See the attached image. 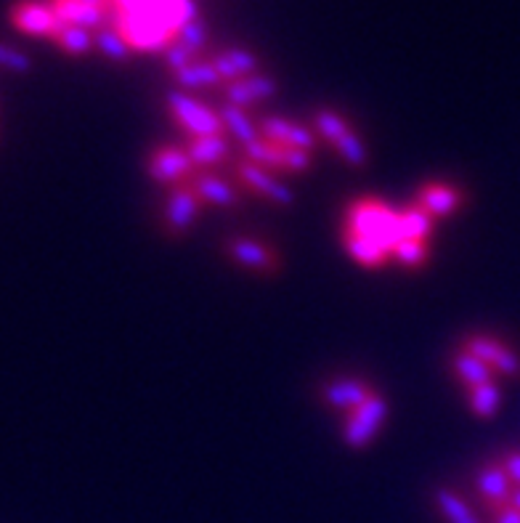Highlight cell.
Segmentation results:
<instances>
[{
    "instance_id": "cell-1",
    "label": "cell",
    "mask_w": 520,
    "mask_h": 523,
    "mask_svg": "<svg viewBox=\"0 0 520 523\" xmlns=\"http://www.w3.org/2000/svg\"><path fill=\"white\" fill-rule=\"evenodd\" d=\"M398 213L390 205H385L383 200L375 197H361L353 200L345 210V224L343 231H351L356 237L369 239L372 245H377L380 250L393 258V250L401 242V224H398Z\"/></svg>"
},
{
    "instance_id": "cell-2",
    "label": "cell",
    "mask_w": 520,
    "mask_h": 523,
    "mask_svg": "<svg viewBox=\"0 0 520 523\" xmlns=\"http://www.w3.org/2000/svg\"><path fill=\"white\" fill-rule=\"evenodd\" d=\"M168 112L176 120L178 128H184L189 133V139L226 136V125L221 120V112H213L207 104L194 99L192 93H168Z\"/></svg>"
},
{
    "instance_id": "cell-3",
    "label": "cell",
    "mask_w": 520,
    "mask_h": 523,
    "mask_svg": "<svg viewBox=\"0 0 520 523\" xmlns=\"http://www.w3.org/2000/svg\"><path fill=\"white\" fill-rule=\"evenodd\" d=\"M388 399L383 393L369 396L361 407L351 409L343 420V441L351 449H364L377 439V433L383 428V423L388 420Z\"/></svg>"
},
{
    "instance_id": "cell-4",
    "label": "cell",
    "mask_w": 520,
    "mask_h": 523,
    "mask_svg": "<svg viewBox=\"0 0 520 523\" xmlns=\"http://www.w3.org/2000/svg\"><path fill=\"white\" fill-rule=\"evenodd\" d=\"M194 165L189 152L181 147H160L149 154V162H146V170L149 176L162 186H181L189 184L194 178Z\"/></svg>"
},
{
    "instance_id": "cell-5",
    "label": "cell",
    "mask_w": 520,
    "mask_h": 523,
    "mask_svg": "<svg viewBox=\"0 0 520 523\" xmlns=\"http://www.w3.org/2000/svg\"><path fill=\"white\" fill-rule=\"evenodd\" d=\"M462 351L473 354L483 364H489L494 375L518 377L520 375V356L513 348L505 346L502 340L491 338V335H467L462 340Z\"/></svg>"
},
{
    "instance_id": "cell-6",
    "label": "cell",
    "mask_w": 520,
    "mask_h": 523,
    "mask_svg": "<svg viewBox=\"0 0 520 523\" xmlns=\"http://www.w3.org/2000/svg\"><path fill=\"white\" fill-rule=\"evenodd\" d=\"M237 178L247 192L258 194V197H266V200L276 202V205H292V200H295V194H292L290 186L284 184V181H279L271 170L258 168V165H253V162H247L245 157H242L237 165Z\"/></svg>"
},
{
    "instance_id": "cell-7",
    "label": "cell",
    "mask_w": 520,
    "mask_h": 523,
    "mask_svg": "<svg viewBox=\"0 0 520 523\" xmlns=\"http://www.w3.org/2000/svg\"><path fill=\"white\" fill-rule=\"evenodd\" d=\"M475 489H478L483 508L491 510V516H494V513H499V510L510 505L515 486L505 473V468H502V462H486L478 470V476H475Z\"/></svg>"
},
{
    "instance_id": "cell-8",
    "label": "cell",
    "mask_w": 520,
    "mask_h": 523,
    "mask_svg": "<svg viewBox=\"0 0 520 523\" xmlns=\"http://www.w3.org/2000/svg\"><path fill=\"white\" fill-rule=\"evenodd\" d=\"M199 210H202V200L194 192L192 184H181L170 192L168 202H165V226L173 237H181L186 231L197 224Z\"/></svg>"
},
{
    "instance_id": "cell-9",
    "label": "cell",
    "mask_w": 520,
    "mask_h": 523,
    "mask_svg": "<svg viewBox=\"0 0 520 523\" xmlns=\"http://www.w3.org/2000/svg\"><path fill=\"white\" fill-rule=\"evenodd\" d=\"M11 24L16 30L35 35V38H54L62 22L54 14V8L46 3H35V0H22L11 8Z\"/></svg>"
},
{
    "instance_id": "cell-10",
    "label": "cell",
    "mask_w": 520,
    "mask_h": 523,
    "mask_svg": "<svg viewBox=\"0 0 520 523\" xmlns=\"http://www.w3.org/2000/svg\"><path fill=\"white\" fill-rule=\"evenodd\" d=\"M260 136L276 147H292V149H311L316 147V133L311 128L300 123H292V120H284V117H263L260 120Z\"/></svg>"
},
{
    "instance_id": "cell-11",
    "label": "cell",
    "mask_w": 520,
    "mask_h": 523,
    "mask_svg": "<svg viewBox=\"0 0 520 523\" xmlns=\"http://www.w3.org/2000/svg\"><path fill=\"white\" fill-rule=\"evenodd\" d=\"M414 205L425 210L430 218H449L465 205V192L459 186L433 181V184H425L417 192Z\"/></svg>"
},
{
    "instance_id": "cell-12",
    "label": "cell",
    "mask_w": 520,
    "mask_h": 523,
    "mask_svg": "<svg viewBox=\"0 0 520 523\" xmlns=\"http://www.w3.org/2000/svg\"><path fill=\"white\" fill-rule=\"evenodd\" d=\"M226 253L250 271H258V274H268V271H276L279 266V258L268 245L258 242V239L250 237H234L226 242Z\"/></svg>"
},
{
    "instance_id": "cell-13",
    "label": "cell",
    "mask_w": 520,
    "mask_h": 523,
    "mask_svg": "<svg viewBox=\"0 0 520 523\" xmlns=\"http://www.w3.org/2000/svg\"><path fill=\"white\" fill-rule=\"evenodd\" d=\"M375 388L369 383H364V380H359V377H343V380H335V383H329L327 388H324V401H327L329 407L340 409V412H351V409L361 407L364 401L369 399V396H375Z\"/></svg>"
},
{
    "instance_id": "cell-14",
    "label": "cell",
    "mask_w": 520,
    "mask_h": 523,
    "mask_svg": "<svg viewBox=\"0 0 520 523\" xmlns=\"http://www.w3.org/2000/svg\"><path fill=\"white\" fill-rule=\"evenodd\" d=\"M189 184L194 186L199 200L207 202V205H215V208H234V205H239L237 186L226 181V178L213 176V173H194Z\"/></svg>"
},
{
    "instance_id": "cell-15",
    "label": "cell",
    "mask_w": 520,
    "mask_h": 523,
    "mask_svg": "<svg viewBox=\"0 0 520 523\" xmlns=\"http://www.w3.org/2000/svg\"><path fill=\"white\" fill-rule=\"evenodd\" d=\"M59 22L69 27H83V30H101L107 22V14L99 8L88 6L83 0H54L51 3Z\"/></svg>"
},
{
    "instance_id": "cell-16",
    "label": "cell",
    "mask_w": 520,
    "mask_h": 523,
    "mask_svg": "<svg viewBox=\"0 0 520 523\" xmlns=\"http://www.w3.org/2000/svg\"><path fill=\"white\" fill-rule=\"evenodd\" d=\"M221 120L223 125H226V133H231V136L242 144V149L263 139V136H260V128L253 123V117L247 115L245 109L234 107V104H223Z\"/></svg>"
},
{
    "instance_id": "cell-17",
    "label": "cell",
    "mask_w": 520,
    "mask_h": 523,
    "mask_svg": "<svg viewBox=\"0 0 520 523\" xmlns=\"http://www.w3.org/2000/svg\"><path fill=\"white\" fill-rule=\"evenodd\" d=\"M452 370L467 385V391L478 388V385L494 383V370H491L489 364H483L481 359H475L473 354H467L462 348L452 356Z\"/></svg>"
},
{
    "instance_id": "cell-18",
    "label": "cell",
    "mask_w": 520,
    "mask_h": 523,
    "mask_svg": "<svg viewBox=\"0 0 520 523\" xmlns=\"http://www.w3.org/2000/svg\"><path fill=\"white\" fill-rule=\"evenodd\" d=\"M343 247L345 253L351 255L353 261L359 263V266H364V269H380V266H385V263L390 261V255L385 253V250L372 245L369 239L356 237L351 231H343Z\"/></svg>"
},
{
    "instance_id": "cell-19",
    "label": "cell",
    "mask_w": 520,
    "mask_h": 523,
    "mask_svg": "<svg viewBox=\"0 0 520 523\" xmlns=\"http://www.w3.org/2000/svg\"><path fill=\"white\" fill-rule=\"evenodd\" d=\"M186 152L194 165H218L229 160V141L226 136H207V139H189Z\"/></svg>"
},
{
    "instance_id": "cell-20",
    "label": "cell",
    "mask_w": 520,
    "mask_h": 523,
    "mask_svg": "<svg viewBox=\"0 0 520 523\" xmlns=\"http://www.w3.org/2000/svg\"><path fill=\"white\" fill-rule=\"evenodd\" d=\"M178 85H184L189 91H197V88H215V85H223L221 75L215 70V64L210 59H197L194 64H189L186 70L173 72Z\"/></svg>"
},
{
    "instance_id": "cell-21",
    "label": "cell",
    "mask_w": 520,
    "mask_h": 523,
    "mask_svg": "<svg viewBox=\"0 0 520 523\" xmlns=\"http://www.w3.org/2000/svg\"><path fill=\"white\" fill-rule=\"evenodd\" d=\"M398 224H401V239L428 242V237L433 234V226H436V218H430L417 205H409V208L398 213Z\"/></svg>"
},
{
    "instance_id": "cell-22",
    "label": "cell",
    "mask_w": 520,
    "mask_h": 523,
    "mask_svg": "<svg viewBox=\"0 0 520 523\" xmlns=\"http://www.w3.org/2000/svg\"><path fill=\"white\" fill-rule=\"evenodd\" d=\"M54 43L62 48L64 54L85 56L91 54L93 46H96V35H91V30H83V27H69V24H62L59 32L54 35Z\"/></svg>"
},
{
    "instance_id": "cell-23",
    "label": "cell",
    "mask_w": 520,
    "mask_h": 523,
    "mask_svg": "<svg viewBox=\"0 0 520 523\" xmlns=\"http://www.w3.org/2000/svg\"><path fill=\"white\" fill-rule=\"evenodd\" d=\"M436 505L441 510V516L446 518V523H481L473 508L462 500V494L452 492V489H438Z\"/></svg>"
},
{
    "instance_id": "cell-24",
    "label": "cell",
    "mask_w": 520,
    "mask_h": 523,
    "mask_svg": "<svg viewBox=\"0 0 520 523\" xmlns=\"http://www.w3.org/2000/svg\"><path fill=\"white\" fill-rule=\"evenodd\" d=\"M467 401H470L473 415L489 420V417L497 415L499 407H502V391H499L497 383L478 385V388H470V391H467Z\"/></svg>"
},
{
    "instance_id": "cell-25",
    "label": "cell",
    "mask_w": 520,
    "mask_h": 523,
    "mask_svg": "<svg viewBox=\"0 0 520 523\" xmlns=\"http://www.w3.org/2000/svg\"><path fill=\"white\" fill-rule=\"evenodd\" d=\"M96 48L112 62H125V59H130V51H133L115 24H104L101 30H96Z\"/></svg>"
},
{
    "instance_id": "cell-26",
    "label": "cell",
    "mask_w": 520,
    "mask_h": 523,
    "mask_svg": "<svg viewBox=\"0 0 520 523\" xmlns=\"http://www.w3.org/2000/svg\"><path fill=\"white\" fill-rule=\"evenodd\" d=\"M314 123H316V131H319V136H322L327 144H332V147H335L337 141L343 139L345 133L351 131V123H348L343 115H337L335 109H319L314 117Z\"/></svg>"
},
{
    "instance_id": "cell-27",
    "label": "cell",
    "mask_w": 520,
    "mask_h": 523,
    "mask_svg": "<svg viewBox=\"0 0 520 523\" xmlns=\"http://www.w3.org/2000/svg\"><path fill=\"white\" fill-rule=\"evenodd\" d=\"M242 154H245L247 162H253L258 168H266L271 170V173H274V170H282V152H279V147L271 144V141H255V144L242 149Z\"/></svg>"
},
{
    "instance_id": "cell-28",
    "label": "cell",
    "mask_w": 520,
    "mask_h": 523,
    "mask_svg": "<svg viewBox=\"0 0 520 523\" xmlns=\"http://www.w3.org/2000/svg\"><path fill=\"white\" fill-rule=\"evenodd\" d=\"M335 152L340 154V160L348 162V165H353V168H361V165H367V160H369L367 144H364V139H361L359 133L353 131V128L345 133L343 139L337 141Z\"/></svg>"
},
{
    "instance_id": "cell-29",
    "label": "cell",
    "mask_w": 520,
    "mask_h": 523,
    "mask_svg": "<svg viewBox=\"0 0 520 523\" xmlns=\"http://www.w3.org/2000/svg\"><path fill=\"white\" fill-rule=\"evenodd\" d=\"M396 258L404 269H420L422 263L428 261V242H417V239H401L393 250Z\"/></svg>"
},
{
    "instance_id": "cell-30",
    "label": "cell",
    "mask_w": 520,
    "mask_h": 523,
    "mask_svg": "<svg viewBox=\"0 0 520 523\" xmlns=\"http://www.w3.org/2000/svg\"><path fill=\"white\" fill-rule=\"evenodd\" d=\"M178 43H184L186 48H192L194 54H202L207 46V27L202 19H189L186 24H181V30L176 32Z\"/></svg>"
},
{
    "instance_id": "cell-31",
    "label": "cell",
    "mask_w": 520,
    "mask_h": 523,
    "mask_svg": "<svg viewBox=\"0 0 520 523\" xmlns=\"http://www.w3.org/2000/svg\"><path fill=\"white\" fill-rule=\"evenodd\" d=\"M279 152H282V170H287V173H306L314 165L311 152H306V149L279 147Z\"/></svg>"
},
{
    "instance_id": "cell-32",
    "label": "cell",
    "mask_w": 520,
    "mask_h": 523,
    "mask_svg": "<svg viewBox=\"0 0 520 523\" xmlns=\"http://www.w3.org/2000/svg\"><path fill=\"white\" fill-rule=\"evenodd\" d=\"M197 56L199 54H194L192 48H186L184 43H178V40H173V43H170V46L165 48V62H168V67L173 72L186 70L189 64L197 62Z\"/></svg>"
},
{
    "instance_id": "cell-33",
    "label": "cell",
    "mask_w": 520,
    "mask_h": 523,
    "mask_svg": "<svg viewBox=\"0 0 520 523\" xmlns=\"http://www.w3.org/2000/svg\"><path fill=\"white\" fill-rule=\"evenodd\" d=\"M245 85H247V91L253 93L255 101L271 99V96H276V91H279V83H276L274 77H271V75H260V72H255V75L245 77Z\"/></svg>"
},
{
    "instance_id": "cell-34",
    "label": "cell",
    "mask_w": 520,
    "mask_h": 523,
    "mask_svg": "<svg viewBox=\"0 0 520 523\" xmlns=\"http://www.w3.org/2000/svg\"><path fill=\"white\" fill-rule=\"evenodd\" d=\"M223 54L229 56V62L234 64V70L239 72L242 80L258 72V59H255L253 51H247V48H229V51H223Z\"/></svg>"
},
{
    "instance_id": "cell-35",
    "label": "cell",
    "mask_w": 520,
    "mask_h": 523,
    "mask_svg": "<svg viewBox=\"0 0 520 523\" xmlns=\"http://www.w3.org/2000/svg\"><path fill=\"white\" fill-rule=\"evenodd\" d=\"M223 93H226V104H234L239 109H247L250 104H255L253 93L247 91L245 80H237V83H226L223 85Z\"/></svg>"
},
{
    "instance_id": "cell-36",
    "label": "cell",
    "mask_w": 520,
    "mask_h": 523,
    "mask_svg": "<svg viewBox=\"0 0 520 523\" xmlns=\"http://www.w3.org/2000/svg\"><path fill=\"white\" fill-rule=\"evenodd\" d=\"M0 67H6V70L11 72H30L32 62L30 56L19 54V51H14V48L0 46Z\"/></svg>"
},
{
    "instance_id": "cell-37",
    "label": "cell",
    "mask_w": 520,
    "mask_h": 523,
    "mask_svg": "<svg viewBox=\"0 0 520 523\" xmlns=\"http://www.w3.org/2000/svg\"><path fill=\"white\" fill-rule=\"evenodd\" d=\"M502 468L510 476L513 486H520V452H507L505 460H502Z\"/></svg>"
},
{
    "instance_id": "cell-38",
    "label": "cell",
    "mask_w": 520,
    "mask_h": 523,
    "mask_svg": "<svg viewBox=\"0 0 520 523\" xmlns=\"http://www.w3.org/2000/svg\"><path fill=\"white\" fill-rule=\"evenodd\" d=\"M491 523H520V510H515L513 505H507L499 513H494Z\"/></svg>"
},
{
    "instance_id": "cell-39",
    "label": "cell",
    "mask_w": 520,
    "mask_h": 523,
    "mask_svg": "<svg viewBox=\"0 0 520 523\" xmlns=\"http://www.w3.org/2000/svg\"><path fill=\"white\" fill-rule=\"evenodd\" d=\"M510 505H513L515 510H520V486H515V489H513V497H510Z\"/></svg>"
}]
</instances>
